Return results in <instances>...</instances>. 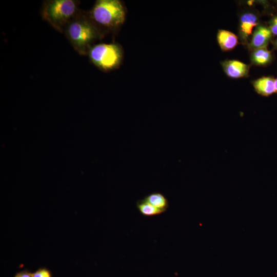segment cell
Segmentation results:
<instances>
[{
    "label": "cell",
    "instance_id": "9c48e42d",
    "mask_svg": "<svg viewBox=\"0 0 277 277\" xmlns=\"http://www.w3.org/2000/svg\"><path fill=\"white\" fill-rule=\"evenodd\" d=\"M217 42L223 51H229L234 48L238 44V37L232 32L220 30L217 34Z\"/></svg>",
    "mask_w": 277,
    "mask_h": 277
},
{
    "label": "cell",
    "instance_id": "277c9868",
    "mask_svg": "<svg viewBox=\"0 0 277 277\" xmlns=\"http://www.w3.org/2000/svg\"><path fill=\"white\" fill-rule=\"evenodd\" d=\"M92 62L104 70L117 67L122 58L121 48L116 44H99L93 46L89 51Z\"/></svg>",
    "mask_w": 277,
    "mask_h": 277
},
{
    "label": "cell",
    "instance_id": "ba28073f",
    "mask_svg": "<svg viewBox=\"0 0 277 277\" xmlns=\"http://www.w3.org/2000/svg\"><path fill=\"white\" fill-rule=\"evenodd\" d=\"M274 79L269 76L259 78L252 82L255 91L261 95L268 96L275 92Z\"/></svg>",
    "mask_w": 277,
    "mask_h": 277
},
{
    "label": "cell",
    "instance_id": "2e32d148",
    "mask_svg": "<svg viewBox=\"0 0 277 277\" xmlns=\"http://www.w3.org/2000/svg\"><path fill=\"white\" fill-rule=\"evenodd\" d=\"M275 92L277 93V78L274 80Z\"/></svg>",
    "mask_w": 277,
    "mask_h": 277
},
{
    "label": "cell",
    "instance_id": "6da1fadb",
    "mask_svg": "<svg viewBox=\"0 0 277 277\" xmlns=\"http://www.w3.org/2000/svg\"><path fill=\"white\" fill-rule=\"evenodd\" d=\"M77 10V3L74 1H48L44 4L42 15L55 29L62 32L74 19Z\"/></svg>",
    "mask_w": 277,
    "mask_h": 277
},
{
    "label": "cell",
    "instance_id": "30bf717a",
    "mask_svg": "<svg viewBox=\"0 0 277 277\" xmlns=\"http://www.w3.org/2000/svg\"><path fill=\"white\" fill-rule=\"evenodd\" d=\"M146 202L165 212L169 207V203L167 197L161 192H153L143 199Z\"/></svg>",
    "mask_w": 277,
    "mask_h": 277
},
{
    "label": "cell",
    "instance_id": "4fadbf2b",
    "mask_svg": "<svg viewBox=\"0 0 277 277\" xmlns=\"http://www.w3.org/2000/svg\"><path fill=\"white\" fill-rule=\"evenodd\" d=\"M32 277H52V274L48 268L40 267L32 273Z\"/></svg>",
    "mask_w": 277,
    "mask_h": 277
},
{
    "label": "cell",
    "instance_id": "e0dca14e",
    "mask_svg": "<svg viewBox=\"0 0 277 277\" xmlns=\"http://www.w3.org/2000/svg\"><path fill=\"white\" fill-rule=\"evenodd\" d=\"M275 43V45L276 47L277 48V39H276V40L275 41V43Z\"/></svg>",
    "mask_w": 277,
    "mask_h": 277
},
{
    "label": "cell",
    "instance_id": "5b68a950",
    "mask_svg": "<svg viewBox=\"0 0 277 277\" xmlns=\"http://www.w3.org/2000/svg\"><path fill=\"white\" fill-rule=\"evenodd\" d=\"M225 73L231 78H240L247 76L250 66L237 60H226L221 63Z\"/></svg>",
    "mask_w": 277,
    "mask_h": 277
},
{
    "label": "cell",
    "instance_id": "5bb4252c",
    "mask_svg": "<svg viewBox=\"0 0 277 277\" xmlns=\"http://www.w3.org/2000/svg\"><path fill=\"white\" fill-rule=\"evenodd\" d=\"M13 277H32V273L25 269L17 272Z\"/></svg>",
    "mask_w": 277,
    "mask_h": 277
},
{
    "label": "cell",
    "instance_id": "7a4b0ae2",
    "mask_svg": "<svg viewBox=\"0 0 277 277\" xmlns=\"http://www.w3.org/2000/svg\"><path fill=\"white\" fill-rule=\"evenodd\" d=\"M91 16L98 25L108 28H114L124 23L126 11L120 1L98 0L91 11Z\"/></svg>",
    "mask_w": 277,
    "mask_h": 277
},
{
    "label": "cell",
    "instance_id": "52a82bcc",
    "mask_svg": "<svg viewBox=\"0 0 277 277\" xmlns=\"http://www.w3.org/2000/svg\"><path fill=\"white\" fill-rule=\"evenodd\" d=\"M258 18L253 13H245L240 20V35L244 42H246L252 34L253 28L258 24Z\"/></svg>",
    "mask_w": 277,
    "mask_h": 277
},
{
    "label": "cell",
    "instance_id": "7c38bea8",
    "mask_svg": "<svg viewBox=\"0 0 277 277\" xmlns=\"http://www.w3.org/2000/svg\"><path fill=\"white\" fill-rule=\"evenodd\" d=\"M136 206L139 212L145 216H153L164 213L163 211L155 208L143 199L136 202Z\"/></svg>",
    "mask_w": 277,
    "mask_h": 277
},
{
    "label": "cell",
    "instance_id": "9a60e30c",
    "mask_svg": "<svg viewBox=\"0 0 277 277\" xmlns=\"http://www.w3.org/2000/svg\"><path fill=\"white\" fill-rule=\"evenodd\" d=\"M269 28L272 34L277 35V17L271 21Z\"/></svg>",
    "mask_w": 277,
    "mask_h": 277
},
{
    "label": "cell",
    "instance_id": "8992f818",
    "mask_svg": "<svg viewBox=\"0 0 277 277\" xmlns=\"http://www.w3.org/2000/svg\"><path fill=\"white\" fill-rule=\"evenodd\" d=\"M272 35L269 28L261 25L257 26L249 45V49L254 50L259 48H266Z\"/></svg>",
    "mask_w": 277,
    "mask_h": 277
},
{
    "label": "cell",
    "instance_id": "8fae6325",
    "mask_svg": "<svg viewBox=\"0 0 277 277\" xmlns=\"http://www.w3.org/2000/svg\"><path fill=\"white\" fill-rule=\"evenodd\" d=\"M251 61L256 65H265L272 60L270 51L266 48H261L253 50L251 54Z\"/></svg>",
    "mask_w": 277,
    "mask_h": 277
},
{
    "label": "cell",
    "instance_id": "3957f363",
    "mask_svg": "<svg viewBox=\"0 0 277 277\" xmlns=\"http://www.w3.org/2000/svg\"><path fill=\"white\" fill-rule=\"evenodd\" d=\"M68 38L80 54H85L90 43L97 36L96 28L92 24L82 18H74L67 26Z\"/></svg>",
    "mask_w": 277,
    "mask_h": 277
}]
</instances>
